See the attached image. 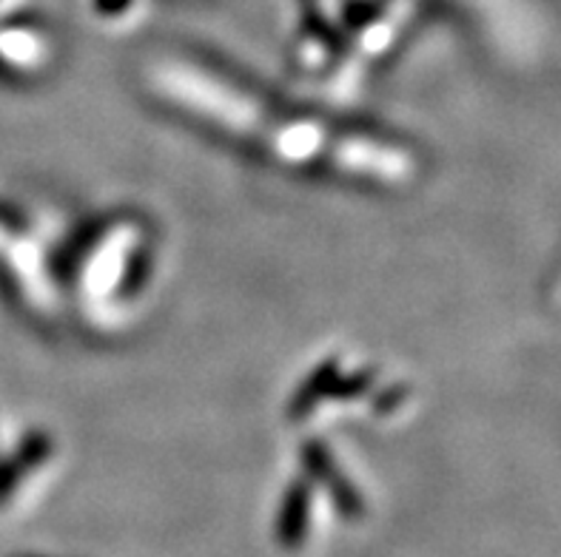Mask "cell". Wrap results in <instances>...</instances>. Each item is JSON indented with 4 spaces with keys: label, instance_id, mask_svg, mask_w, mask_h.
<instances>
[{
    "label": "cell",
    "instance_id": "6da1fadb",
    "mask_svg": "<svg viewBox=\"0 0 561 557\" xmlns=\"http://www.w3.org/2000/svg\"><path fill=\"white\" fill-rule=\"evenodd\" d=\"M140 80L169 112L274 169L379 190L408 188L420 177L422 160L411 142L291 106L214 60L157 55L142 63Z\"/></svg>",
    "mask_w": 561,
    "mask_h": 557
},
{
    "label": "cell",
    "instance_id": "7a4b0ae2",
    "mask_svg": "<svg viewBox=\"0 0 561 557\" xmlns=\"http://www.w3.org/2000/svg\"><path fill=\"white\" fill-rule=\"evenodd\" d=\"M160 259L157 228L135 211L98 217L57 262L64 307L89 327L117 330L137 316L151 293Z\"/></svg>",
    "mask_w": 561,
    "mask_h": 557
},
{
    "label": "cell",
    "instance_id": "3957f363",
    "mask_svg": "<svg viewBox=\"0 0 561 557\" xmlns=\"http://www.w3.org/2000/svg\"><path fill=\"white\" fill-rule=\"evenodd\" d=\"M416 390L408 375L391 364L356 350L325 353L306 375L285 404V421L291 427H322L336 421L405 423L416 409Z\"/></svg>",
    "mask_w": 561,
    "mask_h": 557
},
{
    "label": "cell",
    "instance_id": "277c9868",
    "mask_svg": "<svg viewBox=\"0 0 561 557\" xmlns=\"http://www.w3.org/2000/svg\"><path fill=\"white\" fill-rule=\"evenodd\" d=\"M0 276L37 318L64 316L55 259L41 233L26 219L0 205Z\"/></svg>",
    "mask_w": 561,
    "mask_h": 557
},
{
    "label": "cell",
    "instance_id": "5b68a950",
    "mask_svg": "<svg viewBox=\"0 0 561 557\" xmlns=\"http://www.w3.org/2000/svg\"><path fill=\"white\" fill-rule=\"evenodd\" d=\"M55 66V40L37 26H12L0 35V78L35 80Z\"/></svg>",
    "mask_w": 561,
    "mask_h": 557
}]
</instances>
